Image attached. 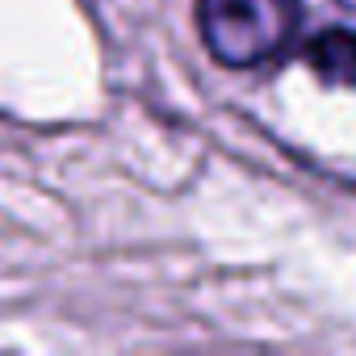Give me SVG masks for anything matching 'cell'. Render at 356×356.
Here are the masks:
<instances>
[{
  "label": "cell",
  "instance_id": "6da1fadb",
  "mask_svg": "<svg viewBox=\"0 0 356 356\" xmlns=\"http://www.w3.org/2000/svg\"><path fill=\"white\" fill-rule=\"evenodd\" d=\"M197 22L218 63L256 67L289 42L298 9L293 0H197Z\"/></svg>",
  "mask_w": 356,
  "mask_h": 356
},
{
  "label": "cell",
  "instance_id": "7a4b0ae2",
  "mask_svg": "<svg viewBox=\"0 0 356 356\" xmlns=\"http://www.w3.org/2000/svg\"><path fill=\"white\" fill-rule=\"evenodd\" d=\"M306 63L323 84L356 88V34L352 30H323L306 47Z\"/></svg>",
  "mask_w": 356,
  "mask_h": 356
}]
</instances>
